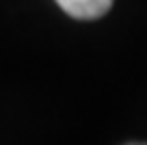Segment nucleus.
Segmentation results:
<instances>
[{
    "label": "nucleus",
    "instance_id": "1",
    "mask_svg": "<svg viewBox=\"0 0 147 145\" xmlns=\"http://www.w3.org/2000/svg\"><path fill=\"white\" fill-rule=\"evenodd\" d=\"M67 15L76 20H97L108 13L113 0H56Z\"/></svg>",
    "mask_w": 147,
    "mask_h": 145
},
{
    "label": "nucleus",
    "instance_id": "2",
    "mask_svg": "<svg viewBox=\"0 0 147 145\" xmlns=\"http://www.w3.org/2000/svg\"><path fill=\"white\" fill-rule=\"evenodd\" d=\"M128 145H147V143H128Z\"/></svg>",
    "mask_w": 147,
    "mask_h": 145
}]
</instances>
